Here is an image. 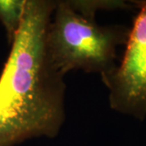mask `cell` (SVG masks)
<instances>
[{"label": "cell", "mask_w": 146, "mask_h": 146, "mask_svg": "<svg viewBox=\"0 0 146 146\" xmlns=\"http://www.w3.org/2000/svg\"><path fill=\"white\" fill-rule=\"evenodd\" d=\"M69 5L78 13L94 18L97 11L98 10H115V9H127L130 7V4L126 3L125 1L110 0V1H68Z\"/></svg>", "instance_id": "5"}, {"label": "cell", "mask_w": 146, "mask_h": 146, "mask_svg": "<svg viewBox=\"0 0 146 146\" xmlns=\"http://www.w3.org/2000/svg\"><path fill=\"white\" fill-rule=\"evenodd\" d=\"M139 7L129 30L125 53L119 67L102 75L110 91L111 109L143 120L146 117V1H136Z\"/></svg>", "instance_id": "3"}, {"label": "cell", "mask_w": 146, "mask_h": 146, "mask_svg": "<svg viewBox=\"0 0 146 146\" xmlns=\"http://www.w3.org/2000/svg\"><path fill=\"white\" fill-rule=\"evenodd\" d=\"M25 3L26 0H0V21L5 28L10 44L21 27Z\"/></svg>", "instance_id": "4"}, {"label": "cell", "mask_w": 146, "mask_h": 146, "mask_svg": "<svg viewBox=\"0 0 146 146\" xmlns=\"http://www.w3.org/2000/svg\"><path fill=\"white\" fill-rule=\"evenodd\" d=\"M53 16L47 30V50L63 75L82 70L102 76L116 67V48L127 42V29L100 26L94 18L72 9L68 1H55Z\"/></svg>", "instance_id": "2"}, {"label": "cell", "mask_w": 146, "mask_h": 146, "mask_svg": "<svg viewBox=\"0 0 146 146\" xmlns=\"http://www.w3.org/2000/svg\"><path fill=\"white\" fill-rule=\"evenodd\" d=\"M54 8L55 1L26 0L0 76V146L52 138L64 123V75L53 63L46 47Z\"/></svg>", "instance_id": "1"}]
</instances>
